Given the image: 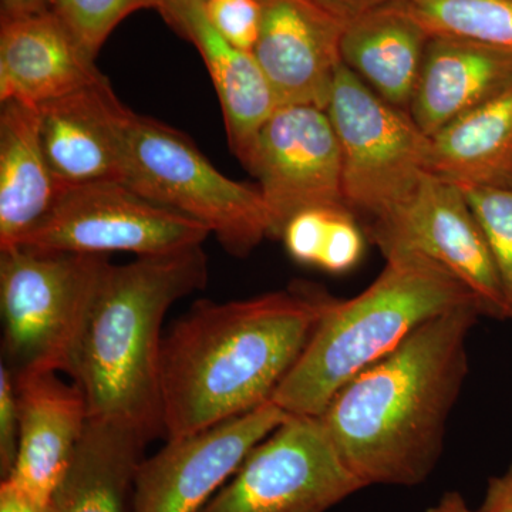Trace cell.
Instances as JSON below:
<instances>
[{"mask_svg": "<svg viewBox=\"0 0 512 512\" xmlns=\"http://www.w3.org/2000/svg\"><path fill=\"white\" fill-rule=\"evenodd\" d=\"M315 2L348 25L352 20L360 18L372 10L392 5L400 0H315Z\"/></svg>", "mask_w": 512, "mask_h": 512, "instance_id": "obj_30", "label": "cell"}, {"mask_svg": "<svg viewBox=\"0 0 512 512\" xmlns=\"http://www.w3.org/2000/svg\"><path fill=\"white\" fill-rule=\"evenodd\" d=\"M107 255L0 249L3 356L13 375L64 373L73 377L77 356Z\"/></svg>", "mask_w": 512, "mask_h": 512, "instance_id": "obj_5", "label": "cell"}, {"mask_svg": "<svg viewBox=\"0 0 512 512\" xmlns=\"http://www.w3.org/2000/svg\"><path fill=\"white\" fill-rule=\"evenodd\" d=\"M478 512H512V463L503 474L488 480Z\"/></svg>", "mask_w": 512, "mask_h": 512, "instance_id": "obj_29", "label": "cell"}, {"mask_svg": "<svg viewBox=\"0 0 512 512\" xmlns=\"http://www.w3.org/2000/svg\"><path fill=\"white\" fill-rule=\"evenodd\" d=\"M480 316L477 303H466L430 319L330 400L320 423L363 487H416L431 476Z\"/></svg>", "mask_w": 512, "mask_h": 512, "instance_id": "obj_1", "label": "cell"}, {"mask_svg": "<svg viewBox=\"0 0 512 512\" xmlns=\"http://www.w3.org/2000/svg\"><path fill=\"white\" fill-rule=\"evenodd\" d=\"M363 488L319 417L289 416L200 512H328Z\"/></svg>", "mask_w": 512, "mask_h": 512, "instance_id": "obj_9", "label": "cell"}, {"mask_svg": "<svg viewBox=\"0 0 512 512\" xmlns=\"http://www.w3.org/2000/svg\"><path fill=\"white\" fill-rule=\"evenodd\" d=\"M424 512H478L468 507L466 498L458 491H446L439 500Z\"/></svg>", "mask_w": 512, "mask_h": 512, "instance_id": "obj_33", "label": "cell"}, {"mask_svg": "<svg viewBox=\"0 0 512 512\" xmlns=\"http://www.w3.org/2000/svg\"><path fill=\"white\" fill-rule=\"evenodd\" d=\"M330 296L309 285L244 301H198L163 336L165 440L192 436L272 399Z\"/></svg>", "mask_w": 512, "mask_h": 512, "instance_id": "obj_2", "label": "cell"}, {"mask_svg": "<svg viewBox=\"0 0 512 512\" xmlns=\"http://www.w3.org/2000/svg\"><path fill=\"white\" fill-rule=\"evenodd\" d=\"M382 254L407 249L427 256L454 276L490 318L507 319V306L483 228L464 191L429 173L412 197L366 229Z\"/></svg>", "mask_w": 512, "mask_h": 512, "instance_id": "obj_11", "label": "cell"}, {"mask_svg": "<svg viewBox=\"0 0 512 512\" xmlns=\"http://www.w3.org/2000/svg\"><path fill=\"white\" fill-rule=\"evenodd\" d=\"M147 444L133 431L89 420L50 511L133 512L134 483Z\"/></svg>", "mask_w": 512, "mask_h": 512, "instance_id": "obj_21", "label": "cell"}, {"mask_svg": "<svg viewBox=\"0 0 512 512\" xmlns=\"http://www.w3.org/2000/svg\"><path fill=\"white\" fill-rule=\"evenodd\" d=\"M386 266L349 301L330 296L325 312L272 402L289 416L320 417L336 393L436 316L477 303L453 275L407 249L384 254ZM478 305V303H477Z\"/></svg>", "mask_w": 512, "mask_h": 512, "instance_id": "obj_4", "label": "cell"}, {"mask_svg": "<svg viewBox=\"0 0 512 512\" xmlns=\"http://www.w3.org/2000/svg\"><path fill=\"white\" fill-rule=\"evenodd\" d=\"M19 406L15 377L2 362L0 366V477H10L19 451Z\"/></svg>", "mask_w": 512, "mask_h": 512, "instance_id": "obj_28", "label": "cell"}, {"mask_svg": "<svg viewBox=\"0 0 512 512\" xmlns=\"http://www.w3.org/2000/svg\"><path fill=\"white\" fill-rule=\"evenodd\" d=\"M431 36L396 2L346 25L342 62L387 103L410 110Z\"/></svg>", "mask_w": 512, "mask_h": 512, "instance_id": "obj_19", "label": "cell"}, {"mask_svg": "<svg viewBox=\"0 0 512 512\" xmlns=\"http://www.w3.org/2000/svg\"><path fill=\"white\" fill-rule=\"evenodd\" d=\"M430 36L512 50V0H400Z\"/></svg>", "mask_w": 512, "mask_h": 512, "instance_id": "obj_24", "label": "cell"}, {"mask_svg": "<svg viewBox=\"0 0 512 512\" xmlns=\"http://www.w3.org/2000/svg\"><path fill=\"white\" fill-rule=\"evenodd\" d=\"M62 185L40 137L39 110L8 101L0 111V249L15 247L49 214Z\"/></svg>", "mask_w": 512, "mask_h": 512, "instance_id": "obj_20", "label": "cell"}, {"mask_svg": "<svg viewBox=\"0 0 512 512\" xmlns=\"http://www.w3.org/2000/svg\"><path fill=\"white\" fill-rule=\"evenodd\" d=\"M326 113L342 153L346 207L369 225L386 220L431 173V137L409 111L387 103L345 64Z\"/></svg>", "mask_w": 512, "mask_h": 512, "instance_id": "obj_7", "label": "cell"}, {"mask_svg": "<svg viewBox=\"0 0 512 512\" xmlns=\"http://www.w3.org/2000/svg\"><path fill=\"white\" fill-rule=\"evenodd\" d=\"M156 10L200 53L220 99L229 146L245 164L256 134L279 107L254 53L238 49L214 28L204 0H160Z\"/></svg>", "mask_w": 512, "mask_h": 512, "instance_id": "obj_16", "label": "cell"}, {"mask_svg": "<svg viewBox=\"0 0 512 512\" xmlns=\"http://www.w3.org/2000/svg\"><path fill=\"white\" fill-rule=\"evenodd\" d=\"M431 173L460 188L512 184V84L431 137Z\"/></svg>", "mask_w": 512, "mask_h": 512, "instance_id": "obj_22", "label": "cell"}, {"mask_svg": "<svg viewBox=\"0 0 512 512\" xmlns=\"http://www.w3.org/2000/svg\"><path fill=\"white\" fill-rule=\"evenodd\" d=\"M461 190L487 238L504 293L507 319L512 320V184Z\"/></svg>", "mask_w": 512, "mask_h": 512, "instance_id": "obj_25", "label": "cell"}, {"mask_svg": "<svg viewBox=\"0 0 512 512\" xmlns=\"http://www.w3.org/2000/svg\"><path fill=\"white\" fill-rule=\"evenodd\" d=\"M346 23L315 0H262L256 62L279 106L306 104L326 110L342 66Z\"/></svg>", "mask_w": 512, "mask_h": 512, "instance_id": "obj_14", "label": "cell"}, {"mask_svg": "<svg viewBox=\"0 0 512 512\" xmlns=\"http://www.w3.org/2000/svg\"><path fill=\"white\" fill-rule=\"evenodd\" d=\"M210 231L180 212L147 200L121 181L62 187L49 214L15 247L37 251L138 256L202 247Z\"/></svg>", "mask_w": 512, "mask_h": 512, "instance_id": "obj_8", "label": "cell"}, {"mask_svg": "<svg viewBox=\"0 0 512 512\" xmlns=\"http://www.w3.org/2000/svg\"><path fill=\"white\" fill-rule=\"evenodd\" d=\"M124 183L147 200L200 222L238 258L269 237L259 188L220 173L190 138L151 117L136 114Z\"/></svg>", "mask_w": 512, "mask_h": 512, "instance_id": "obj_6", "label": "cell"}, {"mask_svg": "<svg viewBox=\"0 0 512 512\" xmlns=\"http://www.w3.org/2000/svg\"><path fill=\"white\" fill-rule=\"evenodd\" d=\"M101 76L96 59L53 10L0 22V104L37 107Z\"/></svg>", "mask_w": 512, "mask_h": 512, "instance_id": "obj_17", "label": "cell"}, {"mask_svg": "<svg viewBox=\"0 0 512 512\" xmlns=\"http://www.w3.org/2000/svg\"><path fill=\"white\" fill-rule=\"evenodd\" d=\"M160 0H52V10L96 59L101 46L131 13L157 9Z\"/></svg>", "mask_w": 512, "mask_h": 512, "instance_id": "obj_26", "label": "cell"}, {"mask_svg": "<svg viewBox=\"0 0 512 512\" xmlns=\"http://www.w3.org/2000/svg\"><path fill=\"white\" fill-rule=\"evenodd\" d=\"M244 167L258 180L268 238L281 239L286 224L309 208H348L338 136L319 107L279 106L256 134Z\"/></svg>", "mask_w": 512, "mask_h": 512, "instance_id": "obj_10", "label": "cell"}, {"mask_svg": "<svg viewBox=\"0 0 512 512\" xmlns=\"http://www.w3.org/2000/svg\"><path fill=\"white\" fill-rule=\"evenodd\" d=\"M207 281L202 247L109 266L72 377L86 397L90 420L133 431L147 443L164 436V318L175 302L201 291Z\"/></svg>", "mask_w": 512, "mask_h": 512, "instance_id": "obj_3", "label": "cell"}, {"mask_svg": "<svg viewBox=\"0 0 512 512\" xmlns=\"http://www.w3.org/2000/svg\"><path fill=\"white\" fill-rule=\"evenodd\" d=\"M15 377L20 434L15 468L6 480L43 504L57 485L89 424V407L79 384L59 373H23Z\"/></svg>", "mask_w": 512, "mask_h": 512, "instance_id": "obj_15", "label": "cell"}, {"mask_svg": "<svg viewBox=\"0 0 512 512\" xmlns=\"http://www.w3.org/2000/svg\"><path fill=\"white\" fill-rule=\"evenodd\" d=\"M0 512H52L50 504H43L25 493L12 481L0 483Z\"/></svg>", "mask_w": 512, "mask_h": 512, "instance_id": "obj_31", "label": "cell"}, {"mask_svg": "<svg viewBox=\"0 0 512 512\" xmlns=\"http://www.w3.org/2000/svg\"><path fill=\"white\" fill-rule=\"evenodd\" d=\"M52 12V0H0V22Z\"/></svg>", "mask_w": 512, "mask_h": 512, "instance_id": "obj_32", "label": "cell"}, {"mask_svg": "<svg viewBox=\"0 0 512 512\" xmlns=\"http://www.w3.org/2000/svg\"><path fill=\"white\" fill-rule=\"evenodd\" d=\"M288 417L269 400L201 433L167 440L138 467L133 512H200L252 448Z\"/></svg>", "mask_w": 512, "mask_h": 512, "instance_id": "obj_12", "label": "cell"}, {"mask_svg": "<svg viewBox=\"0 0 512 512\" xmlns=\"http://www.w3.org/2000/svg\"><path fill=\"white\" fill-rule=\"evenodd\" d=\"M204 2H207V0H204Z\"/></svg>", "mask_w": 512, "mask_h": 512, "instance_id": "obj_34", "label": "cell"}, {"mask_svg": "<svg viewBox=\"0 0 512 512\" xmlns=\"http://www.w3.org/2000/svg\"><path fill=\"white\" fill-rule=\"evenodd\" d=\"M286 251L296 262L329 274L355 268L365 252V237L348 208H309L296 214L282 232Z\"/></svg>", "mask_w": 512, "mask_h": 512, "instance_id": "obj_23", "label": "cell"}, {"mask_svg": "<svg viewBox=\"0 0 512 512\" xmlns=\"http://www.w3.org/2000/svg\"><path fill=\"white\" fill-rule=\"evenodd\" d=\"M205 13L229 43L254 52L262 22V0H207Z\"/></svg>", "mask_w": 512, "mask_h": 512, "instance_id": "obj_27", "label": "cell"}, {"mask_svg": "<svg viewBox=\"0 0 512 512\" xmlns=\"http://www.w3.org/2000/svg\"><path fill=\"white\" fill-rule=\"evenodd\" d=\"M511 84V49L431 36L409 113L421 131L433 137Z\"/></svg>", "mask_w": 512, "mask_h": 512, "instance_id": "obj_18", "label": "cell"}, {"mask_svg": "<svg viewBox=\"0 0 512 512\" xmlns=\"http://www.w3.org/2000/svg\"><path fill=\"white\" fill-rule=\"evenodd\" d=\"M37 110L43 148L57 183L62 187L124 183L136 113L121 103L104 74Z\"/></svg>", "mask_w": 512, "mask_h": 512, "instance_id": "obj_13", "label": "cell"}]
</instances>
